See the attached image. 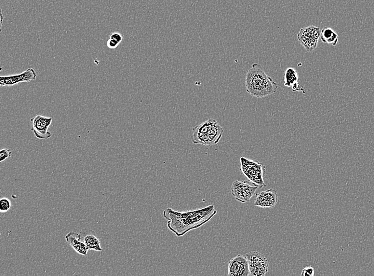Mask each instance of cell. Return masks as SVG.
Masks as SVG:
<instances>
[{
    "label": "cell",
    "instance_id": "cell-1",
    "mask_svg": "<svg viewBox=\"0 0 374 276\" xmlns=\"http://www.w3.org/2000/svg\"><path fill=\"white\" fill-rule=\"evenodd\" d=\"M215 206L211 204L195 210L178 212L170 208L166 209L163 216L168 220L167 226L178 237L203 226L216 214Z\"/></svg>",
    "mask_w": 374,
    "mask_h": 276
},
{
    "label": "cell",
    "instance_id": "cell-2",
    "mask_svg": "<svg viewBox=\"0 0 374 276\" xmlns=\"http://www.w3.org/2000/svg\"><path fill=\"white\" fill-rule=\"evenodd\" d=\"M245 86L248 94L259 99L274 94L278 89L276 82L266 75L258 63H253L248 71Z\"/></svg>",
    "mask_w": 374,
    "mask_h": 276
},
{
    "label": "cell",
    "instance_id": "cell-3",
    "mask_svg": "<svg viewBox=\"0 0 374 276\" xmlns=\"http://www.w3.org/2000/svg\"><path fill=\"white\" fill-rule=\"evenodd\" d=\"M193 131L192 141L194 144L208 146L218 144L223 133L219 122L212 119L199 124Z\"/></svg>",
    "mask_w": 374,
    "mask_h": 276
},
{
    "label": "cell",
    "instance_id": "cell-4",
    "mask_svg": "<svg viewBox=\"0 0 374 276\" xmlns=\"http://www.w3.org/2000/svg\"><path fill=\"white\" fill-rule=\"evenodd\" d=\"M320 31L319 28L315 26L303 27L300 30L298 39L307 51L312 52L317 48Z\"/></svg>",
    "mask_w": 374,
    "mask_h": 276
},
{
    "label": "cell",
    "instance_id": "cell-5",
    "mask_svg": "<svg viewBox=\"0 0 374 276\" xmlns=\"http://www.w3.org/2000/svg\"><path fill=\"white\" fill-rule=\"evenodd\" d=\"M246 257L251 275L264 276L268 271L269 262L262 254L257 252L247 253Z\"/></svg>",
    "mask_w": 374,
    "mask_h": 276
},
{
    "label": "cell",
    "instance_id": "cell-6",
    "mask_svg": "<svg viewBox=\"0 0 374 276\" xmlns=\"http://www.w3.org/2000/svg\"><path fill=\"white\" fill-rule=\"evenodd\" d=\"M31 130L37 139L48 140L52 136L49 129L52 122V118L37 115L31 119Z\"/></svg>",
    "mask_w": 374,
    "mask_h": 276
},
{
    "label": "cell",
    "instance_id": "cell-7",
    "mask_svg": "<svg viewBox=\"0 0 374 276\" xmlns=\"http://www.w3.org/2000/svg\"><path fill=\"white\" fill-rule=\"evenodd\" d=\"M37 76L33 68H29L20 74L0 76V85L13 86L22 82H29L36 80Z\"/></svg>",
    "mask_w": 374,
    "mask_h": 276
},
{
    "label": "cell",
    "instance_id": "cell-8",
    "mask_svg": "<svg viewBox=\"0 0 374 276\" xmlns=\"http://www.w3.org/2000/svg\"><path fill=\"white\" fill-rule=\"evenodd\" d=\"M257 187H251L245 181H236L232 184L231 188L232 195L237 200L242 203L249 201L250 199L257 195L256 191Z\"/></svg>",
    "mask_w": 374,
    "mask_h": 276
},
{
    "label": "cell",
    "instance_id": "cell-9",
    "mask_svg": "<svg viewBox=\"0 0 374 276\" xmlns=\"http://www.w3.org/2000/svg\"><path fill=\"white\" fill-rule=\"evenodd\" d=\"M228 275L248 276L250 275L247 259L245 256L238 255L229 262Z\"/></svg>",
    "mask_w": 374,
    "mask_h": 276
},
{
    "label": "cell",
    "instance_id": "cell-10",
    "mask_svg": "<svg viewBox=\"0 0 374 276\" xmlns=\"http://www.w3.org/2000/svg\"><path fill=\"white\" fill-rule=\"evenodd\" d=\"M80 240L83 242L89 250L102 251L103 248L101 242L95 231L92 229H83L79 234Z\"/></svg>",
    "mask_w": 374,
    "mask_h": 276
},
{
    "label": "cell",
    "instance_id": "cell-11",
    "mask_svg": "<svg viewBox=\"0 0 374 276\" xmlns=\"http://www.w3.org/2000/svg\"><path fill=\"white\" fill-rule=\"evenodd\" d=\"M65 240L76 252L87 256L88 248L85 244L80 240L79 234L72 231L66 235Z\"/></svg>",
    "mask_w": 374,
    "mask_h": 276
},
{
    "label": "cell",
    "instance_id": "cell-12",
    "mask_svg": "<svg viewBox=\"0 0 374 276\" xmlns=\"http://www.w3.org/2000/svg\"><path fill=\"white\" fill-rule=\"evenodd\" d=\"M298 80L299 76L295 69L291 67L287 68L284 77L285 86L291 87L293 91H301Z\"/></svg>",
    "mask_w": 374,
    "mask_h": 276
},
{
    "label": "cell",
    "instance_id": "cell-13",
    "mask_svg": "<svg viewBox=\"0 0 374 276\" xmlns=\"http://www.w3.org/2000/svg\"><path fill=\"white\" fill-rule=\"evenodd\" d=\"M320 38L324 43L336 46L338 42V35L331 28L325 27L320 31Z\"/></svg>",
    "mask_w": 374,
    "mask_h": 276
},
{
    "label": "cell",
    "instance_id": "cell-14",
    "mask_svg": "<svg viewBox=\"0 0 374 276\" xmlns=\"http://www.w3.org/2000/svg\"><path fill=\"white\" fill-rule=\"evenodd\" d=\"M259 195L268 202L269 208H273L278 201V196L275 190L270 189L261 192Z\"/></svg>",
    "mask_w": 374,
    "mask_h": 276
},
{
    "label": "cell",
    "instance_id": "cell-15",
    "mask_svg": "<svg viewBox=\"0 0 374 276\" xmlns=\"http://www.w3.org/2000/svg\"><path fill=\"white\" fill-rule=\"evenodd\" d=\"M11 202L7 198H2L0 199V212L5 213L11 208Z\"/></svg>",
    "mask_w": 374,
    "mask_h": 276
},
{
    "label": "cell",
    "instance_id": "cell-16",
    "mask_svg": "<svg viewBox=\"0 0 374 276\" xmlns=\"http://www.w3.org/2000/svg\"><path fill=\"white\" fill-rule=\"evenodd\" d=\"M12 155V152L10 150L4 148L0 151V162L3 163Z\"/></svg>",
    "mask_w": 374,
    "mask_h": 276
},
{
    "label": "cell",
    "instance_id": "cell-17",
    "mask_svg": "<svg viewBox=\"0 0 374 276\" xmlns=\"http://www.w3.org/2000/svg\"><path fill=\"white\" fill-rule=\"evenodd\" d=\"M258 197L255 201V205L262 207V208H269L268 202L259 194H257Z\"/></svg>",
    "mask_w": 374,
    "mask_h": 276
},
{
    "label": "cell",
    "instance_id": "cell-18",
    "mask_svg": "<svg viewBox=\"0 0 374 276\" xmlns=\"http://www.w3.org/2000/svg\"><path fill=\"white\" fill-rule=\"evenodd\" d=\"M315 274L314 268L312 266H308L305 267L301 271V275L313 276Z\"/></svg>",
    "mask_w": 374,
    "mask_h": 276
},
{
    "label": "cell",
    "instance_id": "cell-19",
    "mask_svg": "<svg viewBox=\"0 0 374 276\" xmlns=\"http://www.w3.org/2000/svg\"><path fill=\"white\" fill-rule=\"evenodd\" d=\"M120 43L115 39L109 38L107 42V47L110 49H115L119 45Z\"/></svg>",
    "mask_w": 374,
    "mask_h": 276
},
{
    "label": "cell",
    "instance_id": "cell-20",
    "mask_svg": "<svg viewBox=\"0 0 374 276\" xmlns=\"http://www.w3.org/2000/svg\"><path fill=\"white\" fill-rule=\"evenodd\" d=\"M110 38L115 39L118 41L119 43L120 44L122 43L123 37V35L121 34L118 32H114L111 34L110 36Z\"/></svg>",
    "mask_w": 374,
    "mask_h": 276
},
{
    "label": "cell",
    "instance_id": "cell-21",
    "mask_svg": "<svg viewBox=\"0 0 374 276\" xmlns=\"http://www.w3.org/2000/svg\"><path fill=\"white\" fill-rule=\"evenodd\" d=\"M4 20V17L3 16V13L2 10H1V30L2 31V26H3V23Z\"/></svg>",
    "mask_w": 374,
    "mask_h": 276
}]
</instances>
